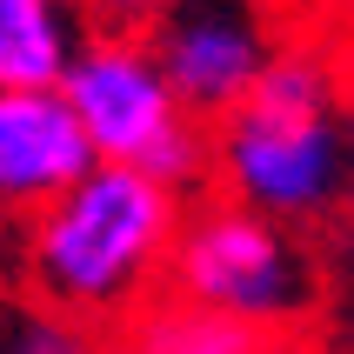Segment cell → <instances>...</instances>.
I'll use <instances>...</instances> for the list:
<instances>
[{
	"instance_id": "2",
	"label": "cell",
	"mask_w": 354,
	"mask_h": 354,
	"mask_svg": "<svg viewBox=\"0 0 354 354\" xmlns=\"http://www.w3.org/2000/svg\"><path fill=\"white\" fill-rule=\"evenodd\" d=\"M348 87L321 47H288L261 67V80L207 120V187L241 207L321 227L354 194V120Z\"/></svg>"
},
{
	"instance_id": "4",
	"label": "cell",
	"mask_w": 354,
	"mask_h": 354,
	"mask_svg": "<svg viewBox=\"0 0 354 354\" xmlns=\"http://www.w3.org/2000/svg\"><path fill=\"white\" fill-rule=\"evenodd\" d=\"M94 160H120L180 194L207 187V120L174 94L147 34H87L60 80Z\"/></svg>"
},
{
	"instance_id": "5",
	"label": "cell",
	"mask_w": 354,
	"mask_h": 354,
	"mask_svg": "<svg viewBox=\"0 0 354 354\" xmlns=\"http://www.w3.org/2000/svg\"><path fill=\"white\" fill-rule=\"evenodd\" d=\"M147 47L167 67L174 94L201 120H221L261 80L281 34L268 0H167L147 27Z\"/></svg>"
},
{
	"instance_id": "8",
	"label": "cell",
	"mask_w": 354,
	"mask_h": 354,
	"mask_svg": "<svg viewBox=\"0 0 354 354\" xmlns=\"http://www.w3.org/2000/svg\"><path fill=\"white\" fill-rule=\"evenodd\" d=\"M87 34L74 0H0V87H60Z\"/></svg>"
},
{
	"instance_id": "3",
	"label": "cell",
	"mask_w": 354,
	"mask_h": 354,
	"mask_svg": "<svg viewBox=\"0 0 354 354\" xmlns=\"http://www.w3.org/2000/svg\"><path fill=\"white\" fill-rule=\"evenodd\" d=\"M160 288L288 341L321 308V261L308 248V227H288L227 194H194L174 227Z\"/></svg>"
},
{
	"instance_id": "10",
	"label": "cell",
	"mask_w": 354,
	"mask_h": 354,
	"mask_svg": "<svg viewBox=\"0 0 354 354\" xmlns=\"http://www.w3.org/2000/svg\"><path fill=\"white\" fill-rule=\"evenodd\" d=\"M74 7L94 34H147L167 0H74Z\"/></svg>"
},
{
	"instance_id": "7",
	"label": "cell",
	"mask_w": 354,
	"mask_h": 354,
	"mask_svg": "<svg viewBox=\"0 0 354 354\" xmlns=\"http://www.w3.org/2000/svg\"><path fill=\"white\" fill-rule=\"evenodd\" d=\"M114 354H281V335H261L207 301L154 288L140 308L114 321Z\"/></svg>"
},
{
	"instance_id": "6",
	"label": "cell",
	"mask_w": 354,
	"mask_h": 354,
	"mask_svg": "<svg viewBox=\"0 0 354 354\" xmlns=\"http://www.w3.org/2000/svg\"><path fill=\"white\" fill-rule=\"evenodd\" d=\"M94 160L60 87H0V241Z\"/></svg>"
},
{
	"instance_id": "9",
	"label": "cell",
	"mask_w": 354,
	"mask_h": 354,
	"mask_svg": "<svg viewBox=\"0 0 354 354\" xmlns=\"http://www.w3.org/2000/svg\"><path fill=\"white\" fill-rule=\"evenodd\" d=\"M0 354H114L94 321L47 308L20 281H0Z\"/></svg>"
},
{
	"instance_id": "1",
	"label": "cell",
	"mask_w": 354,
	"mask_h": 354,
	"mask_svg": "<svg viewBox=\"0 0 354 354\" xmlns=\"http://www.w3.org/2000/svg\"><path fill=\"white\" fill-rule=\"evenodd\" d=\"M180 187L120 167V160H87L34 221H20L14 248V281L47 308L114 328L127 308L154 295L167 281V248L187 214Z\"/></svg>"
},
{
	"instance_id": "11",
	"label": "cell",
	"mask_w": 354,
	"mask_h": 354,
	"mask_svg": "<svg viewBox=\"0 0 354 354\" xmlns=\"http://www.w3.org/2000/svg\"><path fill=\"white\" fill-rule=\"evenodd\" d=\"M348 120H354V107H348Z\"/></svg>"
}]
</instances>
